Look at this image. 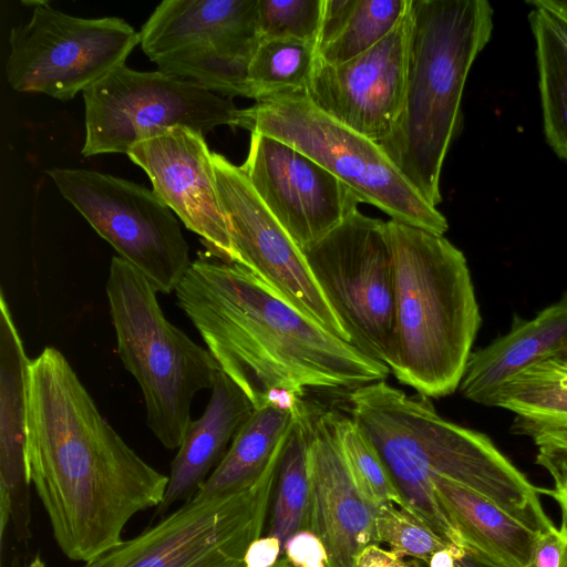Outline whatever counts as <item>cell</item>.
Returning a JSON list of instances; mask_svg holds the SVG:
<instances>
[{"label": "cell", "instance_id": "6da1fadb", "mask_svg": "<svg viewBox=\"0 0 567 567\" xmlns=\"http://www.w3.org/2000/svg\"><path fill=\"white\" fill-rule=\"evenodd\" d=\"M25 456L55 542L75 561L123 542L128 520L158 507L168 484L102 416L53 347L30 362Z\"/></svg>", "mask_w": 567, "mask_h": 567}, {"label": "cell", "instance_id": "7a4b0ae2", "mask_svg": "<svg viewBox=\"0 0 567 567\" xmlns=\"http://www.w3.org/2000/svg\"><path fill=\"white\" fill-rule=\"evenodd\" d=\"M207 350L257 408L308 390L351 392L389 367L332 334L246 267L199 255L175 290Z\"/></svg>", "mask_w": 567, "mask_h": 567}, {"label": "cell", "instance_id": "3957f363", "mask_svg": "<svg viewBox=\"0 0 567 567\" xmlns=\"http://www.w3.org/2000/svg\"><path fill=\"white\" fill-rule=\"evenodd\" d=\"M350 416L371 441L403 502L452 547L465 550L434 483L453 481L496 503L536 533L555 524L536 488L485 434L442 417L423 395L378 381L349 393Z\"/></svg>", "mask_w": 567, "mask_h": 567}, {"label": "cell", "instance_id": "277c9868", "mask_svg": "<svg viewBox=\"0 0 567 567\" xmlns=\"http://www.w3.org/2000/svg\"><path fill=\"white\" fill-rule=\"evenodd\" d=\"M494 11L486 0H409L403 102L379 145L411 186L436 207L441 172L461 122L470 70L488 43Z\"/></svg>", "mask_w": 567, "mask_h": 567}, {"label": "cell", "instance_id": "5b68a950", "mask_svg": "<svg viewBox=\"0 0 567 567\" xmlns=\"http://www.w3.org/2000/svg\"><path fill=\"white\" fill-rule=\"evenodd\" d=\"M385 230L394 275L388 367L420 395H451L482 322L466 258L444 235L391 219Z\"/></svg>", "mask_w": 567, "mask_h": 567}, {"label": "cell", "instance_id": "8992f818", "mask_svg": "<svg viewBox=\"0 0 567 567\" xmlns=\"http://www.w3.org/2000/svg\"><path fill=\"white\" fill-rule=\"evenodd\" d=\"M156 293L143 274L112 257L106 295L118 355L142 390L148 427L166 449L176 450L192 421L194 396L212 389L220 368L166 319Z\"/></svg>", "mask_w": 567, "mask_h": 567}, {"label": "cell", "instance_id": "52a82bcc", "mask_svg": "<svg viewBox=\"0 0 567 567\" xmlns=\"http://www.w3.org/2000/svg\"><path fill=\"white\" fill-rule=\"evenodd\" d=\"M238 127L297 148L391 220L444 235L446 218L411 186L381 146L320 111L307 94L255 102L240 110Z\"/></svg>", "mask_w": 567, "mask_h": 567}, {"label": "cell", "instance_id": "ba28073f", "mask_svg": "<svg viewBox=\"0 0 567 567\" xmlns=\"http://www.w3.org/2000/svg\"><path fill=\"white\" fill-rule=\"evenodd\" d=\"M279 456L280 442L249 488L223 496L196 494L82 567H245L247 548L261 536L271 506Z\"/></svg>", "mask_w": 567, "mask_h": 567}, {"label": "cell", "instance_id": "9c48e42d", "mask_svg": "<svg viewBox=\"0 0 567 567\" xmlns=\"http://www.w3.org/2000/svg\"><path fill=\"white\" fill-rule=\"evenodd\" d=\"M85 157L125 153L138 143L185 126L204 134L223 125L238 127L231 99L157 71H136L125 63L83 91Z\"/></svg>", "mask_w": 567, "mask_h": 567}, {"label": "cell", "instance_id": "30bf717a", "mask_svg": "<svg viewBox=\"0 0 567 567\" xmlns=\"http://www.w3.org/2000/svg\"><path fill=\"white\" fill-rule=\"evenodd\" d=\"M10 30L6 75L18 92L73 99L125 63L140 33L118 17L81 18L34 2Z\"/></svg>", "mask_w": 567, "mask_h": 567}, {"label": "cell", "instance_id": "8fae6325", "mask_svg": "<svg viewBox=\"0 0 567 567\" xmlns=\"http://www.w3.org/2000/svg\"><path fill=\"white\" fill-rule=\"evenodd\" d=\"M301 251L351 344L388 365L394 329V275L385 221L358 209Z\"/></svg>", "mask_w": 567, "mask_h": 567}, {"label": "cell", "instance_id": "7c38bea8", "mask_svg": "<svg viewBox=\"0 0 567 567\" xmlns=\"http://www.w3.org/2000/svg\"><path fill=\"white\" fill-rule=\"evenodd\" d=\"M92 228L153 285L175 291L190 267L189 247L172 210L143 185L90 169L47 172Z\"/></svg>", "mask_w": 567, "mask_h": 567}, {"label": "cell", "instance_id": "4fadbf2b", "mask_svg": "<svg viewBox=\"0 0 567 567\" xmlns=\"http://www.w3.org/2000/svg\"><path fill=\"white\" fill-rule=\"evenodd\" d=\"M213 163L238 264L300 313L351 343L301 249L264 205L241 166L219 153H213Z\"/></svg>", "mask_w": 567, "mask_h": 567}, {"label": "cell", "instance_id": "5bb4252c", "mask_svg": "<svg viewBox=\"0 0 567 567\" xmlns=\"http://www.w3.org/2000/svg\"><path fill=\"white\" fill-rule=\"evenodd\" d=\"M250 133L241 168L264 205L300 249L358 210V197L320 164L280 140Z\"/></svg>", "mask_w": 567, "mask_h": 567}, {"label": "cell", "instance_id": "9a60e30c", "mask_svg": "<svg viewBox=\"0 0 567 567\" xmlns=\"http://www.w3.org/2000/svg\"><path fill=\"white\" fill-rule=\"evenodd\" d=\"M408 10L375 45L342 63L317 59L307 95L330 117L380 144L393 131L405 87Z\"/></svg>", "mask_w": 567, "mask_h": 567}, {"label": "cell", "instance_id": "2e32d148", "mask_svg": "<svg viewBox=\"0 0 567 567\" xmlns=\"http://www.w3.org/2000/svg\"><path fill=\"white\" fill-rule=\"evenodd\" d=\"M204 135L189 127H173L136 144L126 155L147 174L155 195L199 236L209 256L238 264L213 152Z\"/></svg>", "mask_w": 567, "mask_h": 567}, {"label": "cell", "instance_id": "e0dca14e", "mask_svg": "<svg viewBox=\"0 0 567 567\" xmlns=\"http://www.w3.org/2000/svg\"><path fill=\"white\" fill-rule=\"evenodd\" d=\"M308 472L310 532L326 548L327 567H353L359 554L377 544V508L359 489L348 468L332 410L311 412Z\"/></svg>", "mask_w": 567, "mask_h": 567}, {"label": "cell", "instance_id": "ac0fdd59", "mask_svg": "<svg viewBox=\"0 0 567 567\" xmlns=\"http://www.w3.org/2000/svg\"><path fill=\"white\" fill-rule=\"evenodd\" d=\"M3 291L0 293V535L11 526L17 542L30 538L27 471L29 367Z\"/></svg>", "mask_w": 567, "mask_h": 567}, {"label": "cell", "instance_id": "d6986e66", "mask_svg": "<svg viewBox=\"0 0 567 567\" xmlns=\"http://www.w3.org/2000/svg\"><path fill=\"white\" fill-rule=\"evenodd\" d=\"M567 354V292L527 320L513 317L507 333L472 351L460 383L462 395L492 406L498 391L517 374Z\"/></svg>", "mask_w": 567, "mask_h": 567}, {"label": "cell", "instance_id": "ffe728a7", "mask_svg": "<svg viewBox=\"0 0 567 567\" xmlns=\"http://www.w3.org/2000/svg\"><path fill=\"white\" fill-rule=\"evenodd\" d=\"M258 0H164L141 28L151 61L175 50L215 44L255 54Z\"/></svg>", "mask_w": 567, "mask_h": 567}, {"label": "cell", "instance_id": "44dd1931", "mask_svg": "<svg viewBox=\"0 0 567 567\" xmlns=\"http://www.w3.org/2000/svg\"><path fill=\"white\" fill-rule=\"evenodd\" d=\"M210 390L204 413L190 421L172 462L166 493L157 507L159 514L199 492L225 456L228 444L256 410L247 394L221 370Z\"/></svg>", "mask_w": 567, "mask_h": 567}, {"label": "cell", "instance_id": "7402d4cb", "mask_svg": "<svg viewBox=\"0 0 567 567\" xmlns=\"http://www.w3.org/2000/svg\"><path fill=\"white\" fill-rule=\"evenodd\" d=\"M434 487L466 551L499 567H528L538 533L489 498L453 481L437 480Z\"/></svg>", "mask_w": 567, "mask_h": 567}, {"label": "cell", "instance_id": "603a6c76", "mask_svg": "<svg viewBox=\"0 0 567 567\" xmlns=\"http://www.w3.org/2000/svg\"><path fill=\"white\" fill-rule=\"evenodd\" d=\"M299 400L292 403L271 401L257 408L197 495L223 496L252 486L265 472L290 425Z\"/></svg>", "mask_w": 567, "mask_h": 567}, {"label": "cell", "instance_id": "cb8c5ba5", "mask_svg": "<svg viewBox=\"0 0 567 567\" xmlns=\"http://www.w3.org/2000/svg\"><path fill=\"white\" fill-rule=\"evenodd\" d=\"M409 0H323L318 58L342 63L381 41L402 20Z\"/></svg>", "mask_w": 567, "mask_h": 567}, {"label": "cell", "instance_id": "d4e9b609", "mask_svg": "<svg viewBox=\"0 0 567 567\" xmlns=\"http://www.w3.org/2000/svg\"><path fill=\"white\" fill-rule=\"evenodd\" d=\"M311 411L299 400L290 425L280 441L278 473L271 501L267 536L282 545L293 534L311 526L308 446ZM282 557V556H281Z\"/></svg>", "mask_w": 567, "mask_h": 567}, {"label": "cell", "instance_id": "484cf974", "mask_svg": "<svg viewBox=\"0 0 567 567\" xmlns=\"http://www.w3.org/2000/svg\"><path fill=\"white\" fill-rule=\"evenodd\" d=\"M492 406L515 414L514 433L567 429V354L534 364L508 381Z\"/></svg>", "mask_w": 567, "mask_h": 567}, {"label": "cell", "instance_id": "4316f807", "mask_svg": "<svg viewBox=\"0 0 567 567\" xmlns=\"http://www.w3.org/2000/svg\"><path fill=\"white\" fill-rule=\"evenodd\" d=\"M536 43L545 135L558 156L567 159V24L551 11L530 3Z\"/></svg>", "mask_w": 567, "mask_h": 567}, {"label": "cell", "instance_id": "83f0119b", "mask_svg": "<svg viewBox=\"0 0 567 567\" xmlns=\"http://www.w3.org/2000/svg\"><path fill=\"white\" fill-rule=\"evenodd\" d=\"M318 59L317 44L296 39H262L247 71L246 97L255 102L307 94Z\"/></svg>", "mask_w": 567, "mask_h": 567}, {"label": "cell", "instance_id": "f1b7e54d", "mask_svg": "<svg viewBox=\"0 0 567 567\" xmlns=\"http://www.w3.org/2000/svg\"><path fill=\"white\" fill-rule=\"evenodd\" d=\"M340 450L362 494L377 508L403 502L378 451L351 416L332 410Z\"/></svg>", "mask_w": 567, "mask_h": 567}, {"label": "cell", "instance_id": "f546056e", "mask_svg": "<svg viewBox=\"0 0 567 567\" xmlns=\"http://www.w3.org/2000/svg\"><path fill=\"white\" fill-rule=\"evenodd\" d=\"M375 540L377 544H388L402 558L410 556L426 565L439 550L451 549L461 556L466 554L446 544L417 517L391 503L375 509Z\"/></svg>", "mask_w": 567, "mask_h": 567}, {"label": "cell", "instance_id": "4dcf8cb0", "mask_svg": "<svg viewBox=\"0 0 567 567\" xmlns=\"http://www.w3.org/2000/svg\"><path fill=\"white\" fill-rule=\"evenodd\" d=\"M323 0H258L260 40L296 39L318 42Z\"/></svg>", "mask_w": 567, "mask_h": 567}, {"label": "cell", "instance_id": "1f68e13d", "mask_svg": "<svg viewBox=\"0 0 567 567\" xmlns=\"http://www.w3.org/2000/svg\"><path fill=\"white\" fill-rule=\"evenodd\" d=\"M536 447V463L553 478L551 489L538 488L559 506L563 523L567 525V429L547 430L529 436Z\"/></svg>", "mask_w": 567, "mask_h": 567}, {"label": "cell", "instance_id": "d6a6232c", "mask_svg": "<svg viewBox=\"0 0 567 567\" xmlns=\"http://www.w3.org/2000/svg\"><path fill=\"white\" fill-rule=\"evenodd\" d=\"M528 567H567V525L537 534Z\"/></svg>", "mask_w": 567, "mask_h": 567}, {"label": "cell", "instance_id": "836d02e7", "mask_svg": "<svg viewBox=\"0 0 567 567\" xmlns=\"http://www.w3.org/2000/svg\"><path fill=\"white\" fill-rule=\"evenodd\" d=\"M281 558H286L291 567H327L328 555L313 533L302 530L287 539Z\"/></svg>", "mask_w": 567, "mask_h": 567}, {"label": "cell", "instance_id": "e575fe53", "mask_svg": "<svg viewBox=\"0 0 567 567\" xmlns=\"http://www.w3.org/2000/svg\"><path fill=\"white\" fill-rule=\"evenodd\" d=\"M282 556L281 542L274 536L254 540L245 554V567H272Z\"/></svg>", "mask_w": 567, "mask_h": 567}, {"label": "cell", "instance_id": "d590c367", "mask_svg": "<svg viewBox=\"0 0 567 567\" xmlns=\"http://www.w3.org/2000/svg\"><path fill=\"white\" fill-rule=\"evenodd\" d=\"M394 551L383 549L378 544L367 546L357 557L353 567H412Z\"/></svg>", "mask_w": 567, "mask_h": 567}, {"label": "cell", "instance_id": "8d00e7d4", "mask_svg": "<svg viewBox=\"0 0 567 567\" xmlns=\"http://www.w3.org/2000/svg\"><path fill=\"white\" fill-rule=\"evenodd\" d=\"M463 556L451 549H443L434 553L430 558L429 567H456V561Z\"/></svg>", "mask_w": 567, "mask_h": 567}, {"label": "cell", "instance_id": "74e56055", "mask_svg": "<svg viewBox=\"0 0 567 567\" xmlns=\"http://www.w3.org/2000/svg\"><path fill=\"white\" fill-rule=\"evenodd\" d=\"M528 2L544 7L567 24V0H536Z\"/></svg>", "mask_w": 567, "mask_h": 567}, {"label": "cell", "instance_id": "f35d334b", "mask_svg": "<svg viewBox=\"0 0 567 567\" xmlns=\"http://www.w3.org/2000/svg\"><path fill=\"white\" fill-rule=\"evenodd\" d=\"M456 567H499L482 556L466 551V554L456 561Z\"/></svg>", "mask_w": 567, "mask_h": 567}, {"label": "cell", "instance_id": "ab89813d", "mask_svg": "<svg viewBox=\"0 0 567 567\" xmlns=\"http://www.w3.org/2000/svg\"><path fill=\"white\" fill-rule=\"evenodd\" d=\"M28 567H45L44 563L38 557Z\"/></svg>", "mask_w": 567, "mask_h": 567}, {"label": "cell", "instance_id": "60d3db41", "mask_svg": "<svg viewBox=\"0 0 567 567\" xmlns=\"http://www.w3.org/2000/svg\"><path fill=\"white\" fill-rule=\"evenodd\" d=\"M413 566L412 567H420L419 564L416 561H412Z\"/></svg>", "mask_w": 567, "mask_h": 567}]
</instances>
